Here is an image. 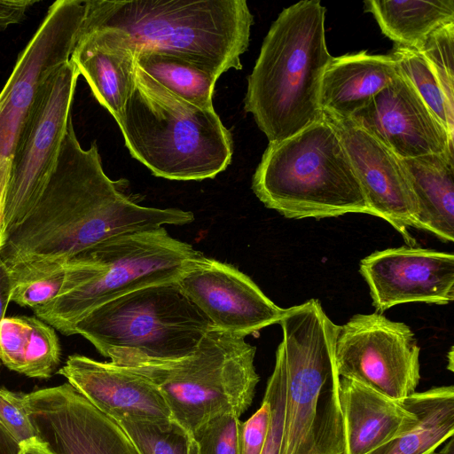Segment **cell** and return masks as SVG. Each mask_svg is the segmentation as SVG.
<instances>
[{
    "label": "cell",
    "mask_w": 454,
    "mask_h": 454,
    "mask_svg": "<svg viewBox=\"0 0 454 454\" xmlns=\"http://www.w3.org/2000/svg\"><path fill=\"white\" fill-rule=\"evenodd\" d=\"M126 183L106 175L96 143L81 146L71 118L55 168L32 210L0 247L2 260L7 267L29 261L66 263L110 237L194 220L191 211L139 205Z\"/></svg>",
    "instance_id": "6da1fadb"
},
{
    "label": "cell",
    "mask_w": 454,
    "mask_h": 454,
    "mask_svg": "<svg viewBox=\"0 0 454 454\" xmlns=\"http://www.w3.org/2000/svg\"><path fill=\"white\" fill-rule=\"evenodd\" d=\"M79 35L176 56L217 76L240 70L253 15L245 0H86Z\"/></svg>",
    "instance_id": "7a4b0ae2"
},
{
    "label": "cell",
    "mask_w": 454,
    "mask_h": 454,
    "mask_svg": "<svg viewBox=\"0 0 454 454\" xmlns=\"http://www.w3.org/2000/svg\"><path fill=\"white\" fill-rule=\"evenodd\" d=\"M326 9L319 0L284 9L266 35L247 77L244 108L270 143L320 121V88L333 59L325 40Z\"/></svg>",
    "instance_id": "3957f363"
},
{
    "label": "cell",
    "mask_w": 454,
    "mask_h": 454,
    "mask_svg": "<svg viewBox=\"0 0 454 454\" xmlns=\"http://www.w3.org/2000/svg\"><path fill=\"white\" fill-rule=\"evenodd\" d=\"M279 325L275 357L286 382L279 454H345L334 359L339 325L315 299L286 309Z\"/></svg>",
    "instance_id": "277c9868"
},
{
    "label": "cell",
    "mask_w": 454,
    "mask_h": 454,
    "mask_svg": "<svg viewBox=\"0 0 454 454\" xmlns=\"http://www.w3.org/2000/svg\"><path fill=\"white\" fill-rule=\"evenodd\" d=\"M164 227L106 239L66 262L60 293L33 309L35 316L64 335L100 305L135 290L177 282L204 258Z\"/></svg>",
    "instance_id": "5b68a950"
},
{
    "label": "cell",
    "mask_w": 454,
    "mask_h": 454,
    "mask_svg": "<svg viewBox=\"0 0 454 454\" xmlns=\"http://www.w3.org/2000/svg\"><path fill=\"white\" fill-rule=\"evenodd\" d=\"M116 122L131 156L155 176L214 178L231 161V134L214 108L179 98L137 65L134 87Z\"/></svg>",
    "instance_id": "8992f818"
},
{
    "label": "cell",
    "mask_w": 454,
    "mask_h": 454,
    "mask_svg": "<svg viewBox=\"0 0 454 454\" xmlns=\"http://www.w3.org/2000/svg\"><path fill=\"white\" fill-rule=\"evenodd\" d=\"M252 189L265 207L286 218L370 215L344 145L324 117L293 137L269 143Z\"/></svg>",
    "instance_id": "52a82bcc"
},
{
    "label": "cell",
    "mask_w": 454,
    "mask_h": 454,
    "mask_svg": "<svg viewBox=\"0 0 454 454\" xmlns=\"http://www.w3.org/2000/svg\"><path fill=\"white\" fill-rule=\"evenodd\" d=\"M256 348L216 327L189 356L171 361H131L120 366L140 373L160 389L172 419L190 434L223 413L239 418L251 406L260 377Z\"/></svg>",
    "instance_id": "ba28073f"
},
{
    "label": "cell",
    "mask_w": 454,
    "mask_h": 454,
    "mask_svg": "<svg viewBox=\"0 0 454 454\" xmlns=\"http://www.w3.org/2000/svg\"><path fill=\"white\" fill-rule=\"evenodd\" d=\"M213 326L177 282L143 287L90 311L74 326L111 362L171 361L192 354Z\"/></svg>",
    "instance_id": "9c48e42d"
},
{
    "label": "cell",
    "mask_w": 454,
    "mask_h": 454,
    "mask_svg": "<svg viewBox=\"0 0 454 454\" xmlns=\"http://www.w3.org/2000/svg\"><path fill=\"white\" fill-rule=\"evenodd\" d=\"M79 75L71 60L57 70L42 87L19 132L4 194L3 244L32 210L55 168Z\"/></svg>",
    "instance_id": "30bf717a"
},
{
    "label": "cell",
    "mask_w": 454,
    "mask_h": 454,
    "mask_svg": "<svg viewBox=\"0 0 454 454\" xmlns=\"http://www.w3.org/2000/svg\"><path fill=\"white\" fill-rule=\"evenodd\" d=\"M420 348L411 329L380 312L356 314L339 325L334 359L340 378L403 400L420 380Z\"/></svg>",
    "instance_id": "8fae6325"
},
{
    "label": "cell",
    "mask_w": 454,
    "mask_h": 454,
    "mask_svg": "<svg viewBox=\"0 0 454 454\" xmlns=\"http://www.w3.org/2000/svg\"><path fill=\"white\" fill-rule=\"evenodd\" d=\"M85 12V1H55L19 55L0 92V160L11 158L19 132L43 84L70 60Z\"/></svg>",
    "instance_id": "7c38bea8"
},
{
    "label": "cell",
    "mask_w": 454,
    "mask_h": 454,
    "mask_svg": "<svg viewBox=\"0 0 454 454\" xmlns=\"http://www.w3.org/2000/svg\"><path fill=\"white\" fill-rule=\"evenodd\" d=\"M36 436L58 454H139L113 419L68 382L24 395Z\"/></svg>",
    "instance_id": "4fadbf2b"
},
{
    "label": "cell",
    "mask_w": 454,
    "mask_h": 454,
    "mask_svg": "<svg viewBox=\"0 0 454 454\" xmlns=\"http://www.w3.org/2000/svg\"><path fill=\"white\" fill-rule=\"evenodd\" d=\"M177 285L214 327L244 338L279 324L286 311L247 275L206 256Z\"/></svg>",
    "instance_id": "5bb4252c"
},
{
    "label": "cell",
    "mask_w": 454,
    "mask_h": 454,
    "mask_svg": "<svg viewBox=\"0 0 454 454\" xmlns=\"http://www.w3.org/2000/svg\"><path fill=\"white\" fill-rule=\"evenodd\" d=\"M359 271L377 312L402 303L443 305L454 300V255L401 247L375 251L361 260Z\"/></svg>",
    "instance_id": "9a60e30c"
},
{
    "label": "cell",
    "mask_w": 454,
    "mask_h": 454,
    "mask_svg": "<svg viewBox=\"0 0 454 454\" xmlns=\"http://www.w3.org/2000/svg\"><path fill=\"white\" fill-rule=\"evenodd\" d=\"M349 157L370 215L390 223L412 247L410 227L418 229L416 207L400 159L350 118L323 113Z\"/></svg>",
    "instance_id": "2e32d148"
},
{
    "label": "cell",
    "mask_w": 454,
    "mask_h": 454,
    "mask_svg": "<svg viewBox=\"0 0 454 454\" xmlns=\"http://www.w3.org/2000/svg\"><path fill=\"white\" fill-rule=\"evenodd\" d=\"M349 118L399 159L453 149V138L399 71Z\"/></svg>",
    "instance_id": "e0dca14e"
},
{
    "label": "cell",
    "mask_w": 454,
    "mask_h": 454,
    "mask_svg": "<svg viewBox=\"0 0 454 454\" xmlns=\"http://www.w3.org/2000/svg\"><path fill=\"white\" fill-rule=\"evenodd\" d=\"M95 408L109 418L166 423L169 408L158 387L145 376L112 362L69 356L57 372Z\"/></svg>",
    "instance_id": "ac0fdd59"
},
{
    "label": "cell",
    "mask_w": 454,
    "mask_h": 454,
    "mask_svg": "<svg viewBox=\"0 0 454 454\" xmlns=\"http://www.w3.org/2000/svg\"><path fill=\"white\" fill-rule=\"evenodd\" d=\"M345 454H369L409 430L416 414L403 400L392 399L358 381L340 378Z\"/></svg>",
    "instance_id": "d6986e66"
},
{
    "label": "cell",
    "mask_w": 454,
    "mask_h": 454,
    "mask_svg": "<svg viewBox=\"0 0 454 454\" xmlns=\"http://www.w3.org/2000/svg\"><path fill=\"white\" fill-rule=\"evenodd\" d=\"M397 74L396 63L391 55H374L363 51L333 58L321 82L322 112L349 118Z\"/></svg>",
    "instance_id": "ffe728a7"
},
{
    "label": "cell",
    "mask_w": 454,
    "mask_h": 454,
    "mask_svg": "<svg viewBox=\"0 0 454 454\" xmlns=\"http://www.w3.org/2000/svg\"><path fill=\"white\" fill-rule=\"evenodd\" d=\"M400 160L414 200L418 229L453 241V149Z\"/></svg>",
    "instance_id": "44dd1931"
},
{
    "label": "cell",
    "mask_w": 454,
    "mask_h": 454,
    "mask_svg": "<svg viewBox=\"0 0 454 454\" xmlns=\"http://www.w3.org/2000/svg\"><path fill=\"white\" fill-rule=\"evenodd\" d=\"M70 60L117 121L135 84L136 57L127 50L78 35Z\"/></svg>",
    "instance_id": "7402d4cb"
},
{
    "label": "cell",
    "mask_w": 454,
    "mask_h": 454,
    "mask_svg": "<svg viewBox=\"0 0 454 454\" xmlns=\"http://www.w3.org/2000/svg\"><path fill=\"white\" fill-rule=\"evenodd\" d=\"M61 348L52 326L37 317H9L0 323V361L30 378L48 379L60 363Z\"/></svg>",
    "instance_id": "603a6c76"
},
{
    "label": "cell",
    "mask_w": 454,
    "mask_h": 454,
    "mask_svg": "<svg viewBox=\"0 0 454 454\" xmlns=\"http://www.w3.org/2000/svg\"><path fill=\"white\" fill-rule=\"evenodd\" d=\"M403 401L416 414L415 424L369 454H435L453 436V385L415 392Z\"/></svg>",
    "instance_id": "cb8c5ba5"
},
{
    "label": "cell",
    "mask_w": 454,
    "mask_h": 454,
    "mask_svg": "<svg viewBox=\"0 0 454 454\" xmlns=\"http://www.w3.org/2000/svg\"><path fill=\"white\" fill-rule=\"evenodd\" d=\"M364 4L395 45L415 50L434 30L454 21L453 0H367Z\"/></svg>",
    "instance_id": "d4e9b609"
},
{
    "label": "cell",
    "mask_w": 454,
    "mask_h": 454,
    "mask_svg": "<svg viewBox=\"0 0 454 454\" xmlns=\"http://www.w3.org/2000/svg\"><path fill=\"white\" fill-rule=\"evenodd\" d=\"M137 65L150 77L179 98L202 108L213 107L212 97L219 76L189 60L143 51Z\"/></svg>",
    "instance_id": "484cf974"
},
{
    "label": "cell",
    "mask_w": 454,
    "mask_h": 454,
    "mask_svg": "<svg viewBox=\"0 0 454 454\" xmlns=\"http://www.w3.org/2000/svg\"><path fill=\"white\" fill-rule=\"evenodd\" d=\"M65 265L55 261H29L8 267L11 301L35 309L53 300L64 284Z\"/></svg>",
    "instance_id": "4316f807"
},
{
    "label": "cell",
    "mask_w": 454,
    "mask_h": 454,
    "mask_svg": "<svg viewBox=\"0 0 454 454\" xmlns=\"http://www.w3.org/2000/svg\"><path fill=\"white\" fill-rule=\"evenodd\" d=\"M391 57L399 73L414 87L424 103L453 138L454 109L450 106L439 82L422 54L412 48L395 45Z\"/></svg>",
    "instance_id": "83f0119b"
},
{
    "label": "cell",
    "mask_w": 454,
    "mask_h": 454,
    "mask_svg": "<svg viewBox=\"0 0 454 454\" xmlns=\"http://www.w3.org/2000/svg\"><path fill=\"white\" fill-rule=\"evenodd\" d=\"M115 421L139 454H199L193 435L173 419L166 423L129 418Z\"/></svg>",
    "instance_id": "f1b7e54d"
},
{
    "label": "cell",
    "mask_w": 454,
    "mask_h": 454,
    "mask_svg": "<svg viewBox=\"0 0 454 454\" xmlns=\"http://www.w3.org/2000/svg\"><path fill=\"white\" fill-rule=\"evenodd\" d=\"M417 51L429 64L448 104L454 109V21L430 33Z\"/></svg>",
    "instance_id": "f546056e"
},
{
    "label": "cell",
    "mask_w": 454,
    "mask_h": 454,
    "mask_svg": "<svg viewBox=\"0 0 454 454\" xmlns=\"http://www.w3.org/2000/svg\"><path fill=\"white\" fill-rule=\"evenodd\" d=\"M240 419L233 413L219 414L193 434L199 454H239L238 429Z\"/></svg>",
    "instance_id": "4dcf8cb0"
},
{
    "label": "cell",
    "mask_w": 454,
    "mask_h": 454,
    "mask_svg": "<svg viewBox=\"0 0 454 454\" xmlns=\"http://www.w3.org/2000/svg\"><path fill=\"white\" fill-rule=\"evenodd\" d=\"M286 382L281 363L275 357L272 373L268 379L263 398L270 407L269 430L262 454H279L283 414L285 406Z\"/></svg>",
    "instance_id": "1f68e13d"
},
{
    "label": "cell",
    "mask_w": 454,
    "mask_h": 454,
    "mask_svg": "<svg viewBox=\"0 0 454 454\" xmlns=\"http://www.w3.org/2000/svg\"><path fill=\"white\" fill-rule=\"evenodd\" d=\"M22 393L0 388V421L20 443L36 436Z\"/></svg>",
    "instance_id": "d6a6232c"
},
{
    "label": "cell",
    "mask_w": 454,
    "mask_h": 454,
    "mask_svg": "<svg viewBox=\"0 0 454 454\" xmlns=\"http://www.w3.org/2000/svg\"><path fill=\"white\" fill-rule=\"evenodd\" d=\"M270 420V407L263 398L260 408L238 429L239 454H262Z\"/></svg>",
    "instance_id": "836d02e7"
},
{
    "label": "cell",
    "mask_w": 454,
    "mask_h": 454,
    "mask_svg": "<svg viewBox=\"0 0 454 454\" xmlns=\"http://www.w3.org/2000/svg\"><path fill=\"white\" fill-rule=\"evenodd\" d=\"M36 0H0V28L20 23L25 17L29 7L36 4Z\"/></svg>",
    "instance_id": "e575fe53"
},
{
    "label": "cell",
    "mask_w": 454,
    "mask_h": 454,
    "mask_svg": "<svg viewBox=\"0 0 454 454\" xmlns=\"http://www.w3.org/2000/svg\"><path fill=\"white\" fill-rule=\"evenodd\" d=\"M11 279L9 269L0 256V323L5 317V312L11 301ZM1 371V361H0Z\"/></svg>",
    "instance_id": "d590c367"
},
{
    "label": "cell",
    "mask_w": 454,
    "mask_h": 454,
    "mask_svg": "<svg viewBox=\"0 0 454 454\" xmlns=\"http://www.w3.org/2000/svg\"><path fill=\"white\" fill-rule=\"evenodd\" d=\"M11 168V159L0 160V247L3 245V212L6 184Z\"/></svg>",
    "instance_id": "8d00e7d4"
},
{
    "label": "cell",
    "mask_w": 454,
    "mask_h": 454,
    "mask_svg": "<svg viewBox=\"0 0 454 454\" xmlns=\"http://www.w3.org/2000/svg\"><path fill=\"white\" fill-rule=\"evenodd\" d=\"M20 443L0 421V454H18Z\"/></svg>",
    "instance_id": "74e56055"
},
{
    "label": "cell",
    "mask_w": 454,
    "mask_h": 454,
    "mask_svg": "<svg viewBox=\"0 0 454 454\" xmlns=\"http://www.w3.org/2000/svg\"><path fill=\"white\" fill-rule=\"evenodd\" d=\"M18 454H58L52 451L48 444L37 436L20 442V450Z\"/></svg>",
    "instance_id": "f35d334b"
},
{
    "label": "cell",
    "mask_w": 454,
    "mask_h": 454,
    "mask_svg": "<svg viewBox=\"0 0 454 454\" xmlns=\"http://www.w3.org/2000/svg\"><path fill=\"white\" fill-rule=\"evenodd\" d=\"M439 454H454V445L452 437L449 439L447 445L442 449Z\"/></svg>",
    "instance_id": "ab89813d"
}]
</instances>
